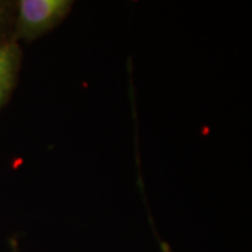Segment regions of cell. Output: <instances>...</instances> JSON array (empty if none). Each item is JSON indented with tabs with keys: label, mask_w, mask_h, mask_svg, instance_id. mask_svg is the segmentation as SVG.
I'll use <instances>...</instances> for the list:
<instances>
[{
	"label": "cell",
	"mask_w": 252,
	"mask_h": 252,
	"mask_svg": "<svg viewBox=\"0 0 252 252\" xmlns=\"http://www.w3.org/2000/svg\"><path fill=\"white\" fill-rule=\"evenodd\" d=\"M72 9L70 0H20L14 3L10 41H36L58 27Z\"/></svg>",
	"instance_id": "6da1fadb"
},
{
	"label": "cell",
	"mask_w": 252,
	"mask_h": 252,
	"mask_svg": "<svg viewBox=\"0 0 252 252\" xmlns=\"http://www.w3.org/2000/svg\"><path fill=\"white\" fill-rule=\"evenodd\" d=\"M21 59L23 51L18 44L13 41L0 44V109L9 102L17 86Z\"/></svg>",
	"instance_id": "7a4b0ae2"
},
{
	"label": "cell",
	"mask_w": 252,
	"mask_h": 252,
	"mask_svg": "<svg viewBox=\"0 0 252 252\" xmlns=\"http://www.w3.org/2000/svg\"><path fill=\"white\" fill-rule=\"evenodd\" d=\"M14 20V3L0 0V44L10 41Z\"/></svg>",
	"instance_id": "3957f363"
},
{
	"label": "cell",
	"mask_w": 252,
	"mask_h": 252,
	"mask_svg": "<svg viewBox=\"0 0 252 252\" xmlns=\"http://www.w3.org/2000/svg\"><path fill=\"white\" fill-rule=\"evenodd\" d=\"M160 250H161V252H172L170 244L165 243V241H160Z\"/></svg>",
	"instance_id": "277c9868"
}]
</instances>
